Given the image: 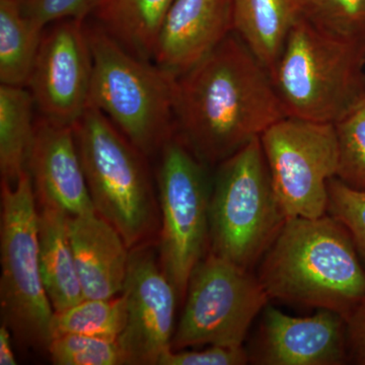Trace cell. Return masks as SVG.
<instances>
[{
  "label": "cell",
  "mask_w": 365,
  "mask_h": 365,
  "mask_svg": "<svg viewBox=\"0 0 365 365\" xmlns=\"http://www.w3.org/2000/svg\"><path fill=\"white\" fill-rule=\"evenodd\" d=\"M174 113L175 134L208 167L287 117L270 73L235 32L177 76Z\"/></svg>",
  "instance_id": "cell-1"
},
{
  "label": "cell",
  "mask_w": 365,
  "mask_h": 365,
  "mask_svg": "<svg viewBox=\"0 0 365 365\" xmlns=\"http://www.w3.org/2000/svg\"><path fill=\"white\" fill-rule=\"evenodd\" d=\"M269 299L329 309L347 321L365 297V269L347 230L326 215L288 218L260 261Z\"/></svg>",
  "instance_id": "cell-2"
},
{
  "label": "cell",
  "mask_w": 365,
  "mask_h": 365,
  "mask_svg": "<svg viewBox=\"0 0 365 365\" xmlns=\"http://www.w3.org/2000/svg\"><path fill=\"white\" fill-rule=\"evenodd\" d=\"M364 64L365 42L338 37L302 16L271 73L285 116L337 123L365 98Z\"/></svg>",
  "instance_id": "cell-3"
},
{
  "label": "cell",
  "mask_w": 365,
  "mask_h": 365,
  "mask_svg": "<svg viewBox=\"0 0 365 365\" xmlns=\"http://www.w3.org/2000/svg\"><path fill=\"white\" fill-rule=\"evenodd\" d=\"M91 57L90 106L144 155L176 133L174 74L127 51L100 26H86Z\"/></svg>",
  "instance_id": "cell-4"
},
{
  "label": "cell",
  "mask_w": 365,
  "mask_h": 365,
  "mask_svg": "<svg viewBox=\"0 0 365 365\" xmlns=\"http://www.w3.org/2000/svg\"><path fill=\"white\" fill-rule=\"evenodd\" d=\"M287 220L260 137L218 165L209 205V253L252 271Z\"/></svg>",
  "instance_id": "cell-5"
},
{
  "label": "cell",
  "mask_w": 365,
  "mask_h": 365,
  "mask_svg": "<svg viewBox=\"0 0 365 365\" xmlns=\"http://www.w3.org/2000/svg\"><path fill=\"white\" fill-rule=\"evenodd\" d=\"M73 132L96 211L116 228L129 249L140 246L157 223V202L143 153L93 106Z\"/></svg>",
  "instance_id": "cell-6"
},
{
  "label": "cell",
  "mask_w": 365,
  "mask_h": 365,
  "mask_svg": "<svg viewBox=\"0 0 365 365\" xmlns=\"http://www.w3.org/2000/svg\"><path fill=\"white\" fill-rule=\"evenodd\" d=\"M38 220L30 173L14 185L1 182L2 324L21 345L48 350L54 311L41 275Z\"/></svg>",
  "instance_id": "cell-7"
},
{
  "label": "cell",
  "mask_w": 365,
  "mask_h": 365,
  "mask_svg": "<svg viewBox=\"0 0 365 365\" xmlns=\"http://www.w3.org/2000/svg\"><path fill=\"white\" fill-rule=\"evenodd\" d=\"M160 153V266L182 302L192 271L208 253L212 179L176 134Z\"/></svg>",
  "instance_id": "cell-8"
},
{
  "label": "cell",
  "mask_w": 365,
  "mask_h": 365,
  "mask_svg": "<svg viewBox=\"0 0 365 365\" xmlns=\"http://www.w3.org/2000/svg\"><path fill=\"white\" fill-rule=\"evenodd\" d=\"M269 300L257 274L208 252L190 276L172 349L244 346L249 329Z\"/></svg>",
  "instance_id": "cell-9"
},
{
  "label": "cell",
  "mask_w": 365,
  "mask_h": 365,
  "mask_svg": "<svg viewBox=\"0 0 365 365\" xmlns=\"http://www.w3.org/2000/svg\"><path fill=\"white\" fill-rule=\"evenodd\" d=\"M260 140L287 217L326 215L329 182L339 169L335 124L284 117L264 131Z\"/></svg>",
  "instance_id": "cell-10"
},
{
  "label": "cell",
  "mask_w": 365,
  "mask_h": 365,
  "mask_svg": "<svg viewBox=\"0 0 365 365\" xmlns=\"http://www.w3.org/2000/svg\"><path fill=\"white\" fill-rule=\"evenodd\" d=\"M93 57L85 21L55 23L42 41L28 81L42 118L73 127L90 106Z\"/></svg>",
  "instance_id": "cell-11"
},
{
  "label": "cell",
  "mask_w": 365,
  "mask_h": 365,
  "mask_svg": "<svg viewBox=\"0 0 365 365\" xmlns=\"http://www.w3.org/2000/svg\"><path fill=\"white\" fill-rule=\"evenodd\" d=\"M127 322L118 338L127 364L158 365L172 349L178 295L150 249L130 250L123 292Z\"/></svg>",
  "instance_id": "cell-12"
},
{
  "label": "cell",
  "mask_w": 365,
  "mask_h": 365,
  "mask_svg": "<svg viewBox=\"0 0 365 365\" xmlns=\"http://www.w3.org/2000/svg\"><path fill=\"white\" fill-rule=\"evenodd\" d=\"M248 353L254 364H343L348 355L347 323L329 309L294 317L267 306Z\"/></svg>",
  "instance_id": "cell-13"
},
{
  "label": "cell",
  "mask_w": 365,
  "mask_h": 365,
  "mask_svg": "<svg viewBox=\"0 0 365 365\" xmlns=\"http://www.w3.org/2000/svg\"><path fill=\"white\" fill-rule=\"evenodd\" d=\"M28 172L40 205L67 215L97 213L81 165L73 127L59 126L41 117L36 123Z\"/></svg>",
  "instance_id": "cell-14"
},
{
  "label": "cell",
  "mask_w": 365,
  "mask_h": 365,
  "mask_svg": "<svg viewBox=\"0 0 365 365\" xmlns=\"http://www.w3.org/2000/svg\"><path fill=\"white\" fill-rule=\"evenodd\" d=\"M232 32V0H175L158 34L153 61L181 76Z\"/></svg>",
  "instance_id": "cell-15"
},
{
  "label": "cell",
  "mask_w": 365,
  "mask_h": 365,
  "mask_svg": "<svg viewBox=\"0 0 365 365\" xmlns=\"http://www.w3.org/2000/svg\"><path fill=\"white\" fill-rule=\"evenodd\" d=\"M67 228L85 299L122 294L130 249L116 228L98 213L67 215Z\"/></svg>",
  "instance_id": "cell-16"
},
{
  "label": "cell",
  "mask_w": 365,
  "mask_h": 365,
  "mask_svg": "<svg viewBox=\"0 0 365 365\" xmlns=\"http://www.w3.org/2000/svg\"><path fill=\"white\" fill-rule=\"evenodd\" d=\"M309 0H232L234 32L272 73L290 31Z\"/></svg>",
  "instance_id": "cell-17"
},
{
  "label": "cell",
  "mask_w": 365,
  "mask_h": 365,
  "mask_svg": "<svg viewBox=\"0 0 365 365\" xmlns=\"http://www.w3.org/2000/svg\"><path fill=\"white\" fill-rule=\"evenodd\" d=\"M38 220L41 275L54 313L85 299L74 260L67 215L61 209L41 205Z\"/></svg>",
  "instance_id": "cell-18"
},
{
  "label": "cell",
  "mask_w": 365,
  "mask_h": 365,
  "mask_svg": "<svg viewBox=\"0 0 365 365\" xmlns=\"http://www.w3.org/2000/svg\"><path fill=\"white\" fill-rule=\"evenodd\" d=\"M175 0H102L98 26L127 51L153 61L158 34Z\"/></svg>",
  "instance_id": "cell-19"
},
{
  "label": "cell",
  "mask_w": 365,
  "mask_h": 365,
  "mask_svg": "<svg viewBox=\"0 0 365 365\" xmlns=\"http://www.w3.org/2000/svg\"><path fill=\"white\" fill-rule=\"evenodd\" d=\"M35 102L25 86H0V174L1 182L16 184L28 170L35 140Z\"/></svg>",
  "instance_id": "cell-20"
},
{
  "label": "cell",
  "mask_w": 365,
  "mask_h": 365,
  "mask_svg": "<svg viewBox=\"0 0 365 365\" xmlns=\"http://www.w3.org/2000/svg\"><path fill=\"white\" fill-rule=\"evenodd\" d=\"M44 30L23 14L20 0H0L1 85H28Z\"/></svg>",
  "instance_id": "cell-21"
},
{
  "label": "cell",
  "mask_w": 365,
  "mask_h": 365,
  "mask_svg": "<svg viewBox=\"0 0 365 365\" xmlns=\"http://www.w3.org/2000/svg\"><path fill=\"white\" fill-rule=\"evenodd\" d=\"M127 322L126 299L123 294L108 299H85L66 311L54 313L52 339L66 334L116 339Z\"/></svg>",
  "instance_id": "cell-22"
},
{
  "label": "cell",
  "mask_w": 365,
  "mask_h": 365,
  "mask_svg": "<svg viewBox=\"0 0 365 365\" xmlns=\"http://www.w3.org/2000/svg\"><path fill=\"white\" fill-rule=\"evenodd\" d=\"M55 365L127 364L116 339L66 334L53 338L48 347Z\"/></svg>",
  "instance_id": "cell-23"
},
{
  "label": "cell",
  "mask_w": 365,
  "mask_h": 365,
  "mask_svg": "<svg viewBox=\"0 0 365 365\" xmlns=\"http://www.w3.org/2000/svg\"><path fill=\"white\" fill-rule=\"evenodd\" d=\"M339 144L337 178L365 190V98L335 124Z\"/></svg>",
  "instance_id": "cell-24"
},
{
  "label": "cell",
  "mask_w": 365,
  "mask_h": 365,
  "mask_svg": "<svg viewBox=\"0 0 365 365\" xmlns=\"http://www.w3.org/2000/svg\"><path fill=\"white\" fill-rule=\"evenodd\" d=\"M304 16L326 32L365 42V0H309Z\"/></svg>",
  "instance_id": "cell-25"
},
{
  "label": "cell",
  "mask_w": 365,
  "mask_h": 365,
  "mask_svg": "<svg viewBox=\"0 0 365 365\" xmlns=\"http://www.w3.org/2000/svg\"><path fill=\"white\" fill-rule=\"evenodd\" d=\"M327 215L345 227L365 264V190L353 188L333 178L328 185Z\"/></svg>",
  "instance_id": "cell-26"
},
{
  "label": "cell",
  "mask_w": 365,
  "mask_h": 365,
  "mask_svg": "<svg viewBox=\"0 0 365 365\" xmlns=\"http://www.w3.org/2000/svg\"><path fill=\"white\" fill-rule=\"evenodd\" d=\"M26 18L45 29L62 20L85 21L102 0H20Z\"/></svg>",
  "instance_id": "cell-27"
},
{
  "label": "cell",
  "mask_w": 365,
  "mask_h": 365,
  "mask_svg": "<svg viewBox=\"0 0 365 365\" xmlns=\"http://www.w3.org/2000/svg\"><path fill=\"white\" fill-rule=\"evenodd\" d=\"M250 364L248 350L230 346L208 345L202 350L169 349L158 365H245Z\"/></svg>",
  "instance_id": "cell-28"
},
{
  "label": "cell",
  "mask_w": 365,
  "mask_h": 365,
  "mask_svg": "<svg viewBox=\"0 0 365 365\" xmlns=\"http://www.w3.org/2000/svg\"><path fill=\"white\" fill-rule=\"evenodd\" d=\"M346 323L348 352L356 364L365 365V297Z\"/></svg>",
  "instance_id": "cell-29"
},
{
  "label": "cell",
  "mask_w": 365,
  "mask_h": 365,
  "mask_svg": "<svg viewBox=\"0 0 365 365\" xmlns=\"http://www.w3.org/2000/svg\"><path fill=\"white\" fill-rule=\"evenodd\" d=\"M11 331L2 324L0 327V364L16 365V359L11 345Z\"/></svg>",
  "instance_id": "cell-30"
}]
</instances>
